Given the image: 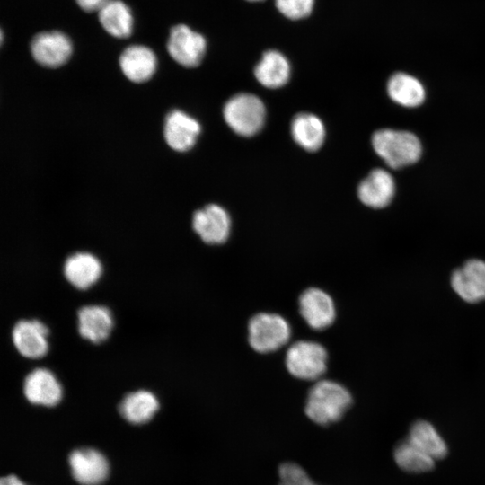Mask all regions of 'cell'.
<instances>
[{
  "mask_svg": "<svg viewBox=\"0 0 485 485\" xmlns=\"http://www.w3.org/2000/svg\"><path fill=\"white\" fill-rule=\"evenodd\" d=\"M352 402L350 392L342 384L331 379H320L307 392L304 412L314 423L326 426L339 421Z\"/></svg>",
  "mask_w": 485,
  "mask_h": 485,
  "instance_id": "cell-1",
  "label": "cell"
},
{
  "mask_svg": "<svg viewBox=\"0 0 485 485\" xmlns=\"http://www.w3.org/2000/svg\"><path fill=\"white\" fill-rule=\"evenodd\" d=\"M292 328L280 313L259 312L247 322V342L250 348L260 355L278 351L288 344Z\"/></svg>",
  "mask_w": 485,
  "mask_h": 485,
  "instance_id": "cell-2",
  "label": "cell"
},
{
  "mask_svg": "<svg viewBox=\"0 0 485 485\" xmlns=\"http://www.w3.org/2000/svg\"><path fill=\"white\" fill-rule=\"evenodd\" d=\"M326 348L314 340H300L286 350L284 365L288 374L303 381H318L328 369Z\"/></svg>",
  "mask_w": 485,
  "mask_h": 485,
  "instance_id": "cell-3",
  "label": "cell"
},
{
  "mask_svg": "<svg viewBox=\"0 0 485 485\" xmlns=\"http://www.w3.org/2000/svg\"><path fill=\"white\" fill-rule=\"evenodd\" d=\"M372 144L376 154L393 169L414 163L421 155L419 138L407 131L378 130L373 135Z\"/></svg>",
  "mask_w": 485,
  "mask_h": 485,
  "instance_id": "cell-4",
  "label": "cell"
},
{
  "mask_svg": "<svg viewBox=\"0 0 485 485\" xmlns=\"http://www.w3.org/2000/svg\"><path fill=\"white\" fill-rule=\"evenodd\" d=\"M223 114L233 131L242 137H251L263 127L266 110L259 97L238 93L225 102Z\"/></svg>",
  "mask_w": 485,
  "mask_h": 485,
  "instance_id": "cell-5",
  "label": "cell"
},
{
  "mask_svg": "<svg viewBox=\"0 0 485 485\" xmlns=\"http://www.w3.org/2000/svg\"><path fill=\"white\" fill-rule=\"evenodd\" d=\"M301 318L313 331H322L336 321L337 309L331 295L317 287L304 289L297 298Z\"/></svg>",
  "mask_w": 485,
  "mask_h": 485,
  "instance_id": "cell-6",
  "label": "cell"
},
{
  "mask_svg": "<svg viewBox=\"0 0 485 485\" xmlns=\"http://www.w3.org/2000/svg\"><path fill=\"white\" fill-rule=\"evenodd\" d=\"M192 229L207 245L225 243L231 234V217L216 204H209L193 213Z\"/></svg>",
  "mask_w": 485,
  "mask_h": 485,
  "instance_id": "cell-7",
  "label": "cell"
},
{
  "mask_svg": "<svg viewBox=\"0 0 485 485\" xmlns=\"http://www.w3.org/2000/svg\"><path fill=\"white\" fill-rule=\"evenodd\" d=\"M206 48L205 38L187 25L177 24L171 29L167 50L173 60L182 66H198L205 56Z\"/></svg>",
  "mask_w": 485,
  "mask_h": 485,
  "instance_id": "cell-8",
  "label": "cell"
},
{
  "mask_svg": "<svg viewBox=\"0 0 485 485\" xmlns=\"http://www.w3.org/2000/svg\"><path fill=\"white\" fill-rule=\"evenodd\" d=\"M30 48L34 60L42 66L57 68L66 63L73 52L68 36L58 31H41L31 41Z\"/></svg>",
  "mask_w": 485,
  "mask_h": 485,
  "instance_id": "cell-9",
  "label": "cell"
},
{
  "mask_svg": "<svg viewBox=\"0 0 485 485\" xmlns=\"http://www.w3.org/2000/svg\"><path fill=\"white\" fill-rule=\"evenodd\" d=\"M48 329L38 319H21L11 331L16 351L28 359H40L48 351Z\"/></svg>",
  "mask_w": 485,
  "mask_h": 485,
  "instance_id": "cell-10",
  "label": "cell"
},
{
  "mask_svg": "<svg viewBox=\"0 0 485 485\" xmlns=\"http://www.w3.org/2000/svg\"><path fill=\"white\" fill-rule=\"evenodd\" d=\"M22 391L32 404L56 406L62 399L63 390L55 375L46 367H36L24 379Z\"/></svg>",
  "mask_w": 485,
  "mask_h": 485,
  "instance_id": "cell-11",
  "label": "cell"
},
{
  "mask_svg": "<svg viewBox=\"0 0 485 485\" xmlns=\"http://www.w3.org/2000/svg\"><path fill=\"white\" fill-rule=\"evenodd\" d=\"M76 317L78 334L93 344L104 342L111 333L113 317L106 305H83L77 310Z\"/></svg>",
  "mask_w": 485,
  "mask_h": 485,
  "instance_id": "cell-12",
  "label": "cell"
},
{
  "mask_svg": "<svg viewBox=\"0 0 485 485\" xmlns=\"http://www.w3.org/2000/svg\"><path fill=\"white\" fill-rule=\"evenodd\" d=\"M451 286L465 302L473 304L485 299V261L478 259L467 260L453 272Z\"/></svg>",
  "mask_w": 485,
  "mask_h": 485,
  "instance_id": "cell-13",
  "label": "cell"
},
{
  "mask_svg": "<svg viewBox=\"0 0 485 485\" xmlns=\"http://www.w3.org/2000/svg\"><path fill=\"white\" fill-rule=\"evenodd\" d=\"M199 122L180 110H171L166 118L163 136L167 145L177 152H186L196 144L200 134Z\"/></svg>",
  "mask_w": 485,
  "mask_h": 485,
  "instance_id": "cell-14",
  "label": "cell"
},
{
  "mask_svg": "<svg viewBox=\"0 0 485 485\" xmlns=\"http://www.w3.org/2000/svg\"><path fill=\"white\" fill-rule=\"evenodd\" d=\"M62 270L71 286L78 290H86L100 279L103 269L95 255L88 251H76L66 258Z\"/></svg>",
  "mask_w": 485,
  "mask_h": 485,
  "instance_id": "cell-15",
  "label": "cell"
},
{
  "mask_svg": "<svg viewBox=\"0 0 485 485\" xmlns=\"http://www.w3.org/2000/svg\"><path fill=\"white\" fill-rule=\"evenodd\" d=\"M75 480L83 485H98L106 480L109 464L100 452L82 448L73 451L68 458Z\"/></svg>",
  "mask_w": 485,
  "mask_h": 485,
  "instance_id": "cell-16",
  "label": "cell"
},
{
  "mask_svg": "<svg viewBox=\"0 0 485 485\" xmlns=\"http://www.w3.org/2000/svg\"><path fill=\"white\" fill-rule=\"evenodd\" d=\"M119 62L124 75L137 84L148 81L157 66L153 50L142 45H132L125 48Z\"/></svg>",
  "mask_w": 485,
  "mask_h": 485,
  "instance_id": "cell-17",
  "label": "cell"
},
{
  "mask_svg": "<svg viewBox=\"0 0 485 485\" xmlns=\"http://www.w3.org/2000/svg\"><path fill=\"white\" fill-rule=\"evenodd\" d=\"M395 183L392 175L383 170H373L359 184L357 193L363 204L373 208L386 207L393 198Z\"/></svg>",
  "mask_w": 485,
  "mask_h": 485,
  "instance_id": "cell-18",
  "label": "cell"
},
{
  "mask_svg": "<svg viewBox=\"0 0 485 485\" xmlns=\"http://www.w3.org/2000/svg\"><path fill=\"white\" fill-rule=\"evenodd\" d=\"M254 75L260 84L277 89L285 85L290 76V65L278 51H266L254 68Z\"/></svg>",
  "mask_w": 485,
  "mask_h": 485,
  "instance_id": "cell-19",
  "label": "cell"
},
{
  "mask_svg": "<svg viewBox=\"0 0 485 485\" xmlns=\"http://www.w3.org/2000/svg\"><path fill=\"white\" fill-rule=\"evenodd\" d=\"M159 409L156 396L147 390L127 393L119 405L120 415L133 424H143L152 419Z\"/></svg>",
  "mask_w": 485,
  "mask_h": 485,
  "instance_id": "cell-20",
  "label": "cell"
},
{
  "mask_svg": "<svg viewBox=\"0 0 485 485\" xmlns=\"http://www.w3.org/2000/svg\"><path fill=\"white\" fill-rule=\"evenodd\" d=\"M98 17L104 30L119 39L131 35L133 17L129 7L120 0H108L98 11Z\"/></svg>",
  "mask_w": 485,
  "mask_h": 485,
  "instance_id": "cell-21",
  "label": "cell"
},
{
  "mask_svg": "<svg viewBox=\"0 0 485 485\" xmlns=\"http://www.w3.org/2000/svg\"><path fill=\"white\" fill-rule=\"evenodd\" d=\"M294 140L309 152L317 151L323 144L325 128L322 121L311 113H299L292 120Z\"/></svg>",
  "mask_w": 485,
  "mask_h": 485,
  "instance_id": "cell-22",
  "label": "cell"
},
{
  "mask_svg": "<svg viewBox=\"0 0 485 485\" xmlns=\"http://www.w3.org/2000/svg\"><path fill=\"white\" fill-rule=\"evenodd\" d=\"M408 440L434 460L447 454V445L436 428L426 420H418L410 428Z\"/></svg>",
  "mask_w": 485,
  "mask_h": 485,
  "instance_id": "cell-23",
  "label": "cell"
},
{
  "mask_svg": "<svg viewBox=\"0 0 485 485\" xmlns=\"http://www.w3.org/2000/svg\"><path fill=\"white\" fill-rule=\"evenodd\" d=\"M387 89L394 101L406 107L420 105L425 99V91L419 81L404 73L394 74L388 82Z\"/></svg>",
  "mask_w": 485,
  "mask_h": 485,
  "instance_id": "cell-24",
  "label": "cell"
},
{
  "mask_svg": "<svg viewBox=\"0 0 485 485\" xmlns=\"http://www.w3.org/2000/svg\"><path fill=\"white\" fill-rule=\"evenodd\" d=\"M393 458L401 470L411 473H421L432 470L436 461L408 439L395 446Z\"/></svg>",
  "mask_w": 485,
  "mask_h": 485,
  "instance_id": "cell-25",
  "label": "cell"
},
{
  "mask_svg": "<svg viewBox=\"0 0 485 485\" xmlns=\"http://www.w3.org/2000/svg\"><path fill=\"white\" fill-rule=\"evenodd\" d=\"M278 485H318L307 475L305 471L295 463H285L280 465Z\"/></svg>",
  "mask_w": 485,
  "mask_h": 485,
  "instance_id": "cell-26",
  "label": "cell"
},
{
  "mask_svg": "<svg viewBox=\"0 0 485 485\" xmlns=\"http://www.w3.org/2000/svg\"><path fill=\"white\" fill-rule=\"evenodd\" d=\"M275 4L283 15L292 20H298L311 13L313 0H275Z\"/></svg>",
  "mask_w": 485,
  "mask_h": 485,
  "instance_id": "cell-27",
  "label": "cell"
},
{
  "mask_svg": "<svg viewBox=\"0 0 485 485\" xmlns=\"http://www.w3.org/2000/svg\"><path fill=\"white\" fill-rule=\"evenodd\" d=\"M108 0H75L78 6L84 12L99 11Z\"/></svg>",
  "mask_w": 485,
  "mask_h": 485,
  "instance_id": "cell-28",
  "label": "cell"
},
{
  "mask_svg": "<svg viewBox=\"0 0 485 485\" xmlns=\"http://www.w3.org/2000/svg\"><path fill=\"white\" fill-rule=\"evenodd\" d=\"M0 485H25V484L22 482L16 476L9 475L7 477H4L1 479Z\"/></svg>",
  "mask_w": 485,
  "mask_h": 485,
  "instance_id": "cell-29",
  "label": "cell"
},
{
  "mask_svg": "<svg viewBox=\"0 0 485 485\" xmlns=\"http://www.w3.org/2000/svg\"><path fill=\"white\" fill-rule=\"evenodd\" d=\"M248 1L257 2V1H261V0H248Z\"/></svg>",
  "mask_w": 485,
  "mask_h": 485,
  "instance_id": "cell-30",
  "label": "cell"
}]
</instances>
